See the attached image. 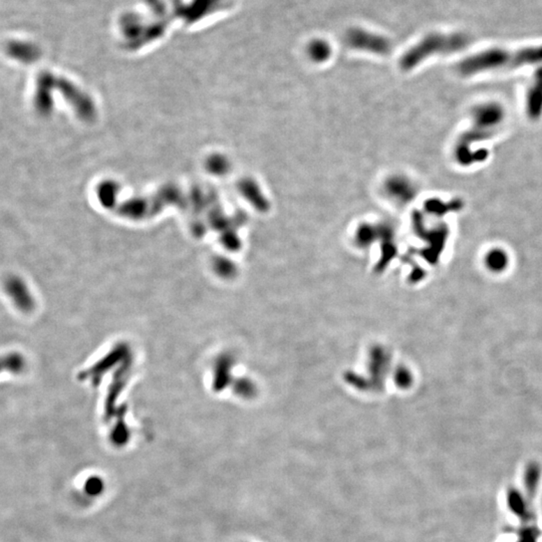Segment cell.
Masks as SVG:
<instances>
[{
    "label": "cell",
    "mask_w": 542,
    "mask_h": 542,
    "mask_svg": "<svg viewBox=\"0 0 542 542\" xmlns=\"http://www.w3.org/2000/svg\"><path fill=\"white\" fill-rule=\"evenodd\" d=\"M104 489V480L98 476L89 478L86 483H84V492L88 494L89 496H93V497L100 495Z\"/></svg>",
    "instance_id": "9a60e30c"
},
{
    "label": "cell",
    "mask_w": 542,
    "mask_h": 542,
    "mask_svg": "<svg viewBox=\"0 0 542 542\" xmlns=\"http://www.w3.org/2000/svg\"><path fill=\"white\" fill-rule=\"evenodd\" d=\"M4 290L6 296L10 299L11 303L15 304L22 313H29L33 310L34 299L29 285L22 278L17 276H11L4 281Z\"/></svg>",
    "instance_id": "5b68a950"
},
{
    "label": "cell",
    "mask_w": 542,
    "mask_h": 542,
    "mask_svg": "<svg viewBox=\"0 0 542 542\" xmlns=\"http://www.w3.org/2000/svg\"><path fill=\"white\" fill-rule=\"evenodd\" d=\"M345 40L352 49L369 52L378 56H388L392 52V43L388 38L360 27L349 29L345 33Z\"/></svg>",
    "instance_id": "277c9868"
},
{
    "label": "cell",
    "mask_w": 542,
    "mask_h": 542,
    "mask_svg": "<svg viewBox=\"0 0 542 542\" xmlns=\"http://www.w3.org/2000/svg\"><path fill=\"white\" fill-rule=\"evenodd\" d=\"M385 190L386 195L395 202L399 204L408 203L412 199L415 198L416 190L413 183L404 177H393L386 183Z\"/></svg>",
    "instance_id": "52a82bcc"
},
{
    "label": "cell",
    "mask_w": 542,
    "mask_h": 542,
    "mask_svg": "<svg viewBox=\"0 0 542 542\" xmlns=\"http://www.w3.org/2000/svg\"><path fill=\"white\" fill-rule=\"evenodd\" d=\"M542 470L537 462H529L523 471V492L532 503L536 497L537 491L541 486Z\"/></svg>",
    "instance_id": "9c48e42d"
},
{
    "label": "cell",
    "mask_w": 542,
    "mask_h": 542,
    "mask_svg": "<svg viewBox=\"0 0 542 542\" xmlns=\"http://www.w3.org/2000/svg\"><path fill=\"white\" fill-rule=\"evenodd\" d=\"M539 536V529L527 523L519 529L518 542H537Z\"/></svg>",
    "instance_id": "2e32d148"
},
{
    "label": "cell",
    "mask_w": 542,
    "mask_h": 542,
    "mask_svg": "<svg viewBox=\"0 0 542 542\" xmlns=\"http://www.w3.org/2000/svg\"><path fill=\"white\" fill-rule=\"evenodd\" d=\"M539 63H542V45L519 50L493 49L464 59L457 66V70L461 75H473Z\"/></svg>",
    "instance_id": "7a4b0ae2"
},
{
    "label": "cell",
    "mask_w": 542,
    "mask_h": 542,
    "mask_svg": "<svg viewBox=\"0 0 542 542\" xmlns=\"http://www.w3.org/2000/svg\"><path fill=\"white\" fill-rule=\"evenodd\" d=\"M526 112L532 120H539L542 116V68L535 73L526 96Z\"/></svg>",
    "instance_id": "ba28073f"
},
{
    "label": "cell",
    "mask_w": 542,
    "mask_h": 542,
    "mask_svg": "<svg viewBox=\"0 0 542 542\" xmlns=\"http://www.w3.org/2000/svg\"><path fill=\"white\" fill-rule=\"evenodd\" d=\"M506 505L509 511L523 525H527L534 518V505L520 489L510 487L506 492Z\"/></svg>",
    "instance_id": "8992f818"
},
{
    "label": "cell",
    "mask_w": 542,
    "mask_h": 542,
    "mask_svg": "<svg viewBox=\"0 0 542 542\" xmlns=\"http://www.w3.org/2000/svg\"><path fill=\"white\" fill-rule=\"evenodd\" d=\"M509 255L504 250L499 248L492 249L487 253L485 257V264L489 271L493 272H502L509 266Z\"/></svg>",
    "instance_id": "4fadbf2b"
},
{
    "label": "cell",
    "mask_w": 542,
    "mask_h": 542,
    "mask_svg": "<svg viewBox=\"0 0 542 542\" xmlns=\"http://www.w3.org/2000/svg\"><path fill=\"white\" fill-rule=\"evenodd\" d=\"M515 542H518V541H515Z\"/></svg>",
    "instance_id": "e0dca14e"
},
{
    "label": "cell",
    "mask_w": 542,
    "mask_h": 542,
    "mask_svg": "<svg viewBox=\"0 0 542 542\" xmlns=\"http://www.w3.org/2000/svg\"><path fill=\"white\" fill-rule=\"evenodd\" d=\"M462 203L460 201H454V202L449 203V204H444L440 201H431L428 205V210L432 213L442 216V215L447 213L448 211L451 210L460 209Z\"/></svg>",
    "instance_id": "5bb4252c"
},
{
    "label": "cell",
    "mask_w": 542,
    "mask_h": 542,
    "mask_svg": "<svg viewBox=\"0 0 542 542\" xmlns=\"http://www.w3.org/2000/svg\"><path fill=\"white\" fill-rule=\"evenodd\" d=\"M504 119V110L496 103H487L475 107L473 111V125L464 133L455 147V157L462 166H471L483 162L488 158L485 149L473 152V144L491 138Z\"/></svg>",
    "instance_id": "6da1fadb"
},
{
    "label": "cell",
    "mask_w": 542,
    "mask_h": 542,
    "mask_svg": "<svg viewBox=\"0 0 542 542\" xmlns=\"http://www.w3.org/2000/svg\"><path fill=\"white\" fill-rule=\"evenodd\" d=\"M6 52L11 59L25 63H33L38 57V47L29 41H10L6 47Z\"/></svg>",
    "instance_id": "30bf717a"
},
{
    "label": "cell",
    "mask_w": 542,
    "mask_h": 542,
    "mask_svg": "<svg viewBox=\"0 0 542 542\" xmlns=\"http://www.w3.org/2000/svg\"><path fill=\"white\" fill-rule=\"evenodd\" d=\"M27 369V360L20 353H8L0 356V374L20 375Z\"/></svg>",
    "instance_id": "8fae6325"
},
{
    "label": "cell",
    "mask_w": 542,
    "mask_h": 542,
    "mask_svg": "<svg viewBox=\"0 0 542 542\" xmlns=\"http://www.w3.org/2000/svg\"><path fill=\"white\" fill-rule=\"evenodd\" d=\"M470 38L464 33H430L425 36L415 47L407 50L400 61L402 70H411L422 61L435 56L448 54L465 49Z\"/></svg>",
    "instance_id": "3957f363"
},
{
    "label": "cell",
    "mask_w": 542,
    "mask_h": 542,
    "mask_svg": "<svg viewBox=\"0 0 542 542\" xmlns=\"http://www.w3.org/2000/svg\"><path fill=\"white\" fill-rule=\"evenodd\" d=\"M308 57L315 63H324L328 61L331 56V47L328 41L324 40H313L308 43Z\"/></svg>",
    "instance_id": "7c38bea8"
}]
</instances>
